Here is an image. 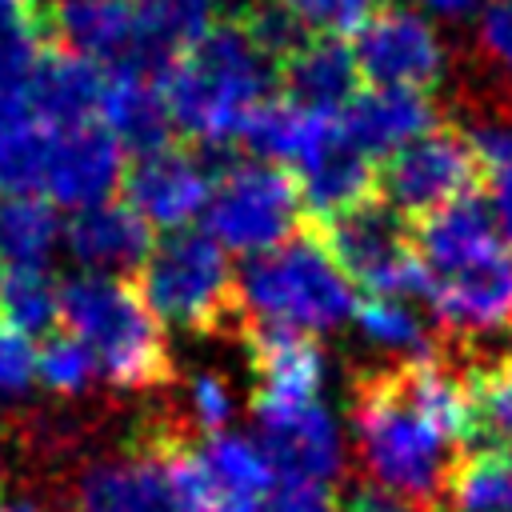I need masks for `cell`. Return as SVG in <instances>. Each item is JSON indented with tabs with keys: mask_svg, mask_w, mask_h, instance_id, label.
<instances>
[{
	"mask_svg": "<svg viewBox=\"0 0 512 512\" xmlns=\"http://www.w3.org/2000/svg\"><path fill=\"white\" fill-rule=\"evenodd\" d=\"M352 436L364 484L400 496L416 512H444L452 472L468 448L424 412L404 360L352 380Z\"/></svg>",
	"mask_w": 512,
	"mask_h": 512,
	"instance_id": "6da1fadb",
	"label": "cell"
},
{
	"mask_svg": "<svg viewBox=\"0 0 512 512\" xmlns=\"http://www.w3.org/2000/svg\"><path fill=\"white\" fill-rule=\"evenodd\" d=\"M176 132L204 152L232 144L252 108L276 96V64L252 44L236 16L216 20L160 76Z\"/></svg>",
	"mask_w": 512,
	"mask_h": 512,
	"instance_id": "7a4b0ae2",
	"label": "cell"
},
{
	"mask_svg": "<svg viewBox=\"0 0 512 512\" xmlns=\"http://www.w3.org/2000/svg\"><path fill=\"white\" fill-rule=\"evenodd\" d=\"M60 324L84 344L96 376L116 392H160L176 384L164 328L132 280L88 272L60 280Z\"/></svg>",
	"mask_w": 512,
	"mask_h": 512,
	"instance_id": "3957f363",
	"label": "cell"
},
{
	"mask_svg": "<svg viewBox=\"0 0 512 512\" xmlns=\"http://www.w3.org/2000/svg\"><path fill=\"white\" fill-rule=\"evenodd\" d=\"M236 288L244 324H272L304 336L332 332L356 312L352 280L336 268L312 224H300V232L280 248L248 256L236 272Z\"/></svg>",
	"mask_w": 512,
	"mask_h": 512,
	"instance_id": "277c9868",
	"label": "cell"
},
{
	"mask_svg": "<svg viewBox=\"0 0 512 512\" xmlns=\"http://www.w3.org/2000/svg\"><path fill=\"white\" fill-rule=\"evenodd\" d=\"M156 320L196 336H240L244 308L236 268L208 228L164 232L132 280Z\"/></svg>",
	"mask_w": 512,
	"mask_h": 512,
	"instance_id": "5b68a950",
	"label": "cell"
},
{
	"mask_svg": "<svg viewBox=\"0 0 512 512\" xmlns=\"http://www.w3.org/2000/svg\"><path fill=\"white\" fill-rule=\"evenodd\" d=\"M336 268L364 284L372 296H420L428 292L424 268L416 260V228L380 196H368L328 220H308Z\"/></svg>",
	"mask_w": 512,
	"mask_h": 512,
	"instance_id": "8992f818",
	"label": "cell"
},
{
	"mask_svg": "<svg viewBox=\"0 0 512 512\" xmlns=\"http://www.w3.org/2000/svg\"><path fill=\"white\" fill-rule=\"evenodd\" d=\"M208 232L244 256L280 248L300 232V188L276 164H224L208 196Z\"/></svg>",
	"mask_w": 512,
	"mask_h": 512,
	"instance_id": "52a82bcc",
	"label": "cell"
},
{
	"mask_svg": "<svg viewBox=\"0 0 512 512\" xmlns=\"http://www.w3.org/2000/svg\"><path fill=\"white\" fill-rule=\"evenodd\" d=\"M484 180V164L460 128L436 124L420 140L396 148L376 164V196L392 204L412 224L448 208L460 196H472Z\"/></svg>",
	"mask_w": 512,
	"mask_h": 512,
	"instance_id": "ba28073f",
	"label": "cell"
},
{
	"mask_svg": "<svg viewBox=\"0 0 512 512\" xmlns=\"http://www.w3.org/2000/svg\"><path fill=\"white\" fill-rule=\"evenodd\" d=\"M68 512H188L160 444L156 420L120 456L92 460L76 472Z\"/></svg>",
	"mask_w": 512,
	"mask_h": 512,
	"instance_id": "9c48e42d",
	"label": "cell"
},
{
	"mask_svg": "<svg viewBox=\"0 0 512 512\" xmlns=\"http://www.w3.org/2000/svg\"><path fill=\"white\" fill-rule=\"evenodd\" d=\"M440 328L456 340L512 332V248L500 240L440 272H424Z\"/></svg>",
	"mask_w": 512,
	"mask_h": 512,
	"instance_id": "30bf717a",
	"label": "cell"
},
{
	"mask_svg": "<svg viewBox=\"0 0 512 512\" xmlns=\"http://www.w3.org/2000/svg\"><path fill=\"white\" fill-rule=\"evenodd\" d=\"M356 68L372 88H420L428 92L444 76V40L440 32L408 4H380L352 44Z\"/></svg>",
	"mask_w": 512,
	"mask_h": 512,
	"instance_id": "8fae6325",
	"label": "cell"
},
{
	"mask_svg": "<svg viewBox=\"0 0 512 512\" xmlns=\"http://www.w3.org/2000/svg\"><path fill=\"white\" fill-rule=\"evenodd\" d=\"M216 172L220 168L208 164L200 148L168 144L148 156H136L120 176V192L124 204L136 208L148 224L172 232V228H188V220L200 208H208Z\"/></svg>",
	"mask_w": 512,
	"mask_h": 512,
	"instance_id": "7c38bea8",
	"label": "cell"
},
{
	"mask_svg": "<svg viewBox=\"0 0 512 512\" xmlns=\"http://www.w3.org/2000/svg\"><path fill=\"white\" fill-rule=\"evenodd\" d=\"M240 340L248 344L252 356V412L256 420L288 416L308 404H320V384H324V348L316 336L292 332V328H272V324H244Z\"/></svg>",
	"mask_w": 512,
	"mask_h": 512,
	"instance_id": "4fadbf2b",
	"label": "cell"
},
{
	"mask_svg": "<svg viewBox=\"0 0 512 512\" xmlns=\"http://www.w3.org/2000/svg\"><path fill=\"white\" fill-rule=\"evenodd\" d=\"M36 28L48 48L120 68L136 56V0H44Z\"/></svg>",
	"mask_w": 512,
	"mask_h": 512,
	"instance_id": "5bb4252c",
	"label": "cell"
},
{
	"mask_svg": "<svg viewBox=\"0 0 512 512\" xmlns=\"http://www.w3.org/2000/svg\"><path fill=\"white\" fill-rule=\"evenodd\" d=\"M64 244L88 276L136 280L156 236L136 208H128L124 200H104L72 212V220L64 224Z\"/></svg>",
	"mask_w": 512,
	"mask_h": 512,
	"instance_id": "9a60e30c",
	"label": "cell"
},
{
	"mask_svg": "<svg viewBox=\"0 0 512 512\" xmlns=\"http://www.w3.org/2000/svg\"><path fill=\"white\" fill-rule=\"evenodd\" d=\"M260 436L256 444L264 448L276 480H296V484H320L332 488L344 476V444L332 412L324 404H308L288 416L256 420Z\"/></svg>",
	"mask_w": 512,
	"mask_h": 512,
	"instance_id": "2e32d148",
	"label": "cell"
},
{
	"mask_svg": "<svg viewBox=\"0 0 512 512\" xmlns=\"http://www.w3.org/2000/svg\"><path fill=\"white\" fill-rule=\"evenodd\" d=\"M292 176L300 188V204H308L312 220H328V216L376 196V164L348 144L336 116H328L316 128V136H312L308 152L296 160Z\"/></svg>",
	"mask_w": 512,
	"mask_h": 512,
	"instance_id": "e0dca14e",
	"label": "cell"
},
{
	"mask_svg": "<svg viewBox=\"0 0 512 512\" xmlns=\"http://www.w3.org/2000/svg\"><path fill=\"white\" fill-rule=\"evenodd\" d=\"M120 176H124L120 144L100 120L68 132H52V152L44 172V192L52 204H64L72 212L104 204L108 192L120 184Z\"/></svg>",
	"mask_w": 512,
	"mask_h": 512,
	"instance_id": "ac0fdd59",
	"label": "cell"
},
{
	"mask_svg": "<svg viewBox=\"0 0 512 512\" xmlns=\"http://www.w3.org/2000/svg\"><path fill=\"white\" fill-rule=\"evenodd\" d=\"M436 116V100L420 88H364L336 120L356 152H364L368 160H384L396 148L432 132Z\"/></svg>",
	"mask_w": 512,
	"mask_h": 512,
	"instance_id": "d6986e66",
	"label": "cell"
},
{
	"mask_svg": "<svg viewBox=\"0 0 512 512\" xmlns=\"http://www.w3.org/2000/svg\"><path fill=\"white\" fill-rule=\"evenodd\" d=\"M276 88L304 112L340 116L360 92V68L340 36H308L276 68Z\"/></svg>",
	"mask_w": 512,
	"mask_h": 512,
	"instance_id": "ffe728a7",
	"label": "cell"
},
{
	"mask_svg": "<svg viewBox=\"0 0 512 512\" xmlns=\"http://www.w3.org/2000/svg\"><path fill=\"white\" fill-rule=\"evenodd\" d=\"M104 84H108V68H100L84 56L48 48L28 80V108L48 132L96 124Z\"/></svg>",
	"mask_w": 512,
	"mask_h": 512,
	"instance_id": "44dd1931",
	"label": "cell"
},
{
	"mask_svg": "<svg viewBox=\"0 0 512 512\" xmlns=\"http://www.w3.org/2000/svg\"><path fill=\"white\" fill-rule=\"evenodd\" d=\"M100 124L116 136L120 148L148 156L156 148L172 144V112L160 88L156 72L144 68H108L104 100H100Z\"/></svg>",
	"mask_w": 512,
	"mask_h": 512,
	"instance_id": "7402d4cb",
	"label": "cell"
},
{
	"mask_svg": "<svg viewBox=\"0 0 512 512\" xmlns=\"http://www.w3.org/2000/svg\"><path fill=\"white\" fill-rule=\"evenodd\" d=\"M220 0H136V56L120 68H144L164 76V68L216 24Z\"/></svg>",
	"mask_w": 512,
	"mask_h": 512,
	"instance_id": "603a6c76",
	"label": "cell"
},
{
	"mask_svg": "<svg viewBox=\"0 0 512 512\" xmlns=\"http://www.w3.org/2000/svg\"><path fill=\"white\" fill-rule=\"evenodd\" d=\"M52 132L32 116L28 96L0 104V196L44 192Z\"/></svg>",
	"mask_w": 512,
	"mask_h": 512,
	"instance_id": "cb8c5ba5",
	"label": "cell"
},
{
	"mask_svg": "<svg viewBox=\"0 0 512 512\" xmlns=\"http://www.w3.org/2000/svg\"><path fill=\"white\" fill-rule=\"evenodd\" d=\"M356 328L360 336H368L376 348L392 352L396 360H428V356H444L452 352L448 336H436L432 324L400 296H372L364 292V300H356Z\"/></svg>",
	"mask_w": 512,
	"mask_h": 512,
	"instance_id": "d4e9b609",
	"label": "cell"
},
{
	"mask_svg": "<svg viewBox=\"0 0 512 512\" xmlns=\"http://www.w3.org/2000/svg\"><path fill=\"white\" fill-rule=\"evenodd\" d=\"M324 120L328 116L304 112L284 96H268L260 108L248 112V120H244L236 140L252 156H260V164H276V168L292 164L296 168V160L308 152V144H312V136H316V128Z\"/></svg>",
	"mask_w": 512,
	"mask_h": 512,
	"instance_id": "484cf974",
	"label": "cell"
},
{
	"mask_svg": "<svg viewBox=\"0 0 512 512\" xmlns=\"http://www.w3.org/2000/svg\"><path fill=\"white\" fill-rule=\"evenodd\" d=\"M64 236L56 204L44 196H0V260L8 268H48Z\"/></svg>",
	"mask_w": 512,
	"mask_h": 512,
	"instance_id": "4316f807",
	"label": "cell"
},
{
	"mask_svg": "<svg viewBox=\"0 0 512 512\" xmlns=\"http://www.w3.org/2000/svg\"><path fill=\"white\" fill-rule=\"evenodd\" d=\"M444 512H512V448H476L464 452Z\"/></svg>",
	"mask_w": 512,
	"mask_h": 512,
	"instance_id": "83f0119b",
	"label": "cell"
},
{
	"mask_svg": "<svg viewBox=\"0 0 512 512\" xmlns=\"http://www.w3.org/2000/svg\"><path fill=\"white\" fill-rule=\"evenodd\" d=\"M472 440L484 448H512V352L464 368Z\"/></svg>",
	"mask_w": 512,
	"mask_h": 512,
	"instance_id": "f1b7e54d",
	"label": "cell"
},
{
	"mask_svg": "<svg viewBox=\"0 0 512 512\" xmlns=\"http://www.w3.org/2000/svg\"><path fill=\"white\" fill-rule=\"evenodd\" d=\"M0 324L20 336H52L60 324V280L48 268H8L0 288Z\"/></svg>",
	"mask_w": 512,
	"mask_h": 512,
	"instance_id": "f546056e",
	"label": "cell"
},
{
	"mask_svg": "<svg viewBox=\"0 0 512 512\" xmlns=\"http://www.w3.org/2000/svg\"><path fill=\"white\" fill-rule=\"evenodd\" d=\"M48 52L36 16L20 8H0V104L28 96V80Z\"/></svg>",
	"mask_w": 512,
	"mask_h": 512,
	"instance_id": "4dcf8cb0",
	"label": "cell"
},
{
	"mask_svg": "<svg viewBox=\"0 0 512 512\" xmlns=\"http://www.w3.org/2000/svg\"><path fill=\"white\" fill-rule=\"evenodd\" d=\"M36 380L56 396H84L96 380V364L72 332H52L36 348Z\"/></svg>",
	"mask_w": 512,
	"mask_h": 512,
	"instance_id": "1f68e13d",
	"label": "cell"
},
{
	"mask_svg": "<svg viewBox=\"0 0 512 512\" xmlns=\"http://www.w3.org/2000/svg\"><path fill=\"white\" fill-rule=\"evenodd\" d=\"M276 4L308 36H340V40L380 8V0H276Z\"/></svg>",
	"mask_w": 512,
	"mask_h": 512,
	"instance_id": "d6a6232c",
	"label": "cell"
},
{
	"mask_svg": "<svg viewBox=\"0 0 512 512\" xmlns=\"http://www.w3.org/2000/svg\"><path fill=\"white\" fill-rule=\"evenodd\" d=\"M236 412V396L228 388L224 376L216 372H196L188 380V424L208 440V436H220L228 428Z\"/></svg>",
	"mask_w": 512,
	"mask_h": 512,
	"instance_id": "836d02e7",
	"label": "cell"
},
{
	"mask_svg": "<svg viewBox=\"0 0 512 512\" xmlns=\"http://www.w3.org/2000/svg\"><path fill=\"white\" fill-rule=\"evenodd\" d=\"M476 52L480 60L500 72L508 96H512V0H488L476 24Z\"/></svg>",
	"mask_w": 512,
	"mask_h": 512,
	"instance_id": "e575fe53",
	"label": "cell"
},
{
	"mask_svg": "<svg viewBox=\"0 0 512 512\" xmlns=\"http://www.w3.org/2000/svg\"><path fill=\"white\" fill-rule=\"evenodd\" d=\"M32 380H36V352H32L28 336L0 324V396H8V400L24 396Z\"/></svg>",
	"mask_w": 512,
	"mask_h": 512,
	"instance_id": "d590c367",
	"label": "cell"
},
{
	"mask_svg": "<svg viewBox=\"0 0 512 512\" xmlns=\"http://www.w3.org/2000/svg\"><path fill=\"white\" fill-rule=\"evenodd\" d=\"M260 512H336V496L332 488L320 484H296V480H280Z\"/></svg>",
	"mask_w": 512,
	"mask_h": 512,
	"instance_id": "8d00e7d4",
	"label": "cell"
},
{
	"mask_svg": "<svg viewBox=\"0 0 512 512\" xmlns=\"http://www.w3.org/2000/svg\"><path fill=\"white\" fill-rule=\"evenodd\" d=\"M344 512H416L412 504H404L400 496L372 488V484H356L344 492Z\"/></svg>",
	"mask_w": 512,
	"mask_h": 512,
	"instance_id": "74e56055",
	"label": "cell"
},
{
	"mask_svg": "<svg viewBox=\"0 0 512 512\" xmlns=\"http://www.w3.org/2000/svg\"><path fill=\"white\" fill-rule=\"evenodd\" d=\"M492 180V216H496V228L512 240V164L488 172Z\"/></svg>",
	"mask_w": 512,
	"mask_h": 512,
	"instance_id": "f35d334b",
	"label": "cell"
},
{
	"mask_svg": "<svg viewBox=\"0 0 512 512\" xmlns=\"http://www.w3.org/2000/svg\"><path fill=\"white\" fill-rule=\"evenodd\" d=\"M420 8L436 12V16H448V20H460V16H472L484 0H416Z\"/></svg>",
	"mask_w": 512,
	"mask_h": 512,
	"instance_id": "ab89813d",
	"label": "cell"
},
{
	"mask_svg": "<svg viewBox=\"0 0 512 512\" xmlns=\"http://www.w3.org/2000/svg\"><path fill=\"white\" fill-rule=\"evenodd\" d=\"M0 512H44V508L32 500H0Z\"/></svg>",
	"mask_w": 512,
	"mask_h": 512,
	"instance_id": "60d3db41",
	"label": "cell"
},
{
	"mask_svg": "<svg viewBox=\"0 0 512 512\" xmlns=\"http://www.w3.org/2000/svg\"><path fill=\"white\" fill-rule=\"evenodd\" d=\"M44 0H0V8H20V12H36Z\"/></svg>",
	"mask_w": 512,
	"mask_h": 512,
	"instance_id": "b9f144b4",
	"label": "cell"
},
{
	"mask_svg": "<svg viewBox=\"0 0 512 512\" xmlns=\"http://www.w3.org/2000/svg\"><path fill=\"white\" fill-rule=\"evenodd\" d=\"M0 288H4V272H0Z\"/></svg>",
	"mask_w": 512,
	"mask_h": 512,
	"instance_id": "7bdbcfd3",
	"label": "cell"
},
{
	"mask_svg": "<svg viewBox=\"0 0 512 512\" xmlns=\"http://www.w3.org/2000/svg\"><path fill=\"white\" fill-rule=\"evenodd\" d=\"M0 452H4V440H0Z\"/></svg>",
	"mask_w": 512,
	"mask_h": 512,
	"instance_id": "ee69618b",
	"label": "cell"
}]
</instances>
